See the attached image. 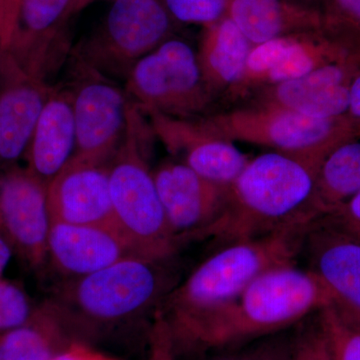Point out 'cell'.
<instances>
[{
	"label": "cell",
	"instance_id": "cell-1",
	"mask_svg": "<svg viewBox=\"0 0 360 360\" xmlns=\"http://www.w3.org/2000/svg\"><path fill=\"white\" fill-rule=\"evenodd\" d=\"M323 158L274 150L252 158L229 187L224 212L191 241L213 238L226 245L307 227Z\"/></svg>",
	"mask_w": 360,
	"mask_h": 360
},
{
	"label": "cell",
	"instance_id": "cell-2",
	"mask_svg": "<svg viewBox=\"0 0 360 360\" xmlns=\"http://www.w3.org/2000/svg\"><path fill=\"white\" fill-rule=\"evenodd\" d=\"M168 262L123 260L89 276L63 279L49 300L78 341L92 345L153 316L176 285Z\"/></svg>",
	"mask_w": 360,
	"mask_h": 360
},
{
	"label": "cell",
	"instance_id": "cell-3",
	"mask_svg": "<svg viewBox=\"0 0 360 360\" xmlns=\"http://www.w3.org/2000/svg\"><path fill=\"white\" fill-rule=\"evenodd\" d=\"M304 231L290 227L229 243L175 285L158 309L172 331L176 352L186 350L203 322L258 276L276 267L296 264Z\"/></svg>",
	"mask_w": 360,
	"mask_h": 360
},
{
	"label": "cell",
	"instance_id": "cell-4",
	"mask_svg": "<svg viewBox=\"0 0 360 360\" xmlns=\"http://www.w3.org/2000/svg\"><path fill=\"white\" fill-rule=\"evenodd\" d=\"M328 307V292L309 269L296 264L276 267L206 319L186 350L224 347L269 335Z\"/></svg>",
	"mask_w": 360,
	"mask_h": 360
},
{
	"label": "cell",
	"instance_id": "cell-5",
	"mask_svg": "<svg viewBox=\"0 0 360 360\" xmlns=\"http://www.w3.org/2000/svg\"><path fill=\"white\" fill-rule=\"evenodd\" d=\"M153 134L143 112L130 101L127 127L108 163L115 227L142 257L170 260L181 243L168 224L148 156Z\"/></svg>",
	"mask_w": 360,
	"mask_h": 360
},
{
	"label": "cell",
	"instance_id": "cell-6",
	"mask_svg": "<svg viewBox=\"0 0 360 360\" xmlns=\"http://www.w3.org/2000/svg\"><path fill=\"white\" fill-rule=\"evenodd\" d=\"M203 122L214 134L229 141L319 158L359 132L347 116L321 120L270 103L213 116Z\"/></svg>",
	"mask_w": 360,
	"mask_h": 360
},
{
	"label": "cell",
	"instance_id": "cell-7",
	"mask_svg": "<svg viewBox=\"0 0 360 360\" xmlns=\"http://www.w3.org/2000/svg\"><path fill=\"white\" fill-rule=\"evenodd\" d=\"M172 16L161 0H113L75 60L103 77L124 79L135 63L168 39Z\"/></svg>",
	"mask_w": 360,
	"mask_h": 360
},
{
	"label": "cell",
	"instance_id": "cell-8",
	"mask_svg": "<svg viewBox=\"0 0 360 360\" xmlns=\"http://www.w3.org/2000/svg\"><path fill=\"white\" fill-rule=\"evenodd\" d=\"M124 90L139 110L179 118L203 110L210 96L198 54L176 39L139 59L125 78Z\"/></svg>",
	"mask_w": 360,
	"mask_h": 360
},
{
	"label": "cell",
	"instance_id": "cell-9",
	"mask_svg": "<svg viewBox=\"0 0 360 360\" xmlns=\"http://www.w3.org/2000/svg\"><path fill=\"white\" fill-rule=\"evenodd\" d=\"M75 153L70 161L108 165L124 137L130 99L124 89L75 60Z\"/></svg>",
	"mask_w": 360,
	"mask_h": 360
},
{
	"label": "cell",
	"instance_id": "cell-10",
	"mask_svg": "<svg viewBox=\"0 0 360 360\" xmlns=\"http://www.w3.org/2000/svg\"><path fill=\"white\" fill-rule=\"evenodd\" d=\"M309 269L330 300L342 321L360 326V233L335 215L310 222L303 233L302 252Z\"/></svg>",
	"mask_w": 360,
	"mask_h": 360
},
{
	"label": "cell",
	"instance_id": "cell-11",
	"mask_svg": "<svg viewBox=\"0 0 360 360\" xmlns=\"http://www.w3.org/2000/svg\"><path fill=\"white\" fill-rule=\"evenodd\" d=\"M90 0H21L8 46L2 53L30 77L51 84L71 53V18Z\"/></svg>",
	"mask_w": 360,
	"mask_h": 360
},
{
	"label": "cell",
	"instance_id": "cell-12",
	"mask_svg": "<svg viewBox=\"0 0 360 360\" xmlns=\"http://www.w3.org/2000/svg\"><path fill=\"white\" fill-rule=\"evenodd\" d=\"M51 219L47 184L27 167L0 170V232L28 269H47V243Z\"/></svg>",
	"mask_w": 360,
	"mask_h": 360
},
{
	"label": "cell",
	"instance_id": "cell-13",
	"mask_svg": "<svg viewBox=\"0 0 360 360\" xmlns=\"http://www.w3.org/2000/svg\"><path fill=\"white\" fill-rule=\"evenodd\" d=\"M148 116L153 135L160 137L167 150L184 155V163L203 179L229 188L245 170L250 158L232 141L208 129L203 120L172 117L143 111Z\"/></svg>",
	"mask_w": 360,
	"mask_h": 360
},
{
	"label": "cell",
	"instance_id": "cell-14",
	"mask_svg": "<svg viewBox=\"0 0 360 360\" xmlns=\"http://www.w3.org/2000/svg\"><path fill=\"white\" fill-rule=\"evenodd\" d=\"M168 224L181 245L224 212L229 188L217 186L184 162H165L153 172Z\"/></svg>",
	"mask_w": 360,
	"mask_h": 360
},
{
	"label": "cell",
	"instance_id": "cell-15",
	"mask_svg": "<svg viewBox=\"0 0 360 360\" xmlns=\"http://www.w3.org/2000/svg\"><path fill=\"white\" fill-rule=\"evenodd\" d=\"M139 257L146 258L115 227L51 221L47 266L63 281L89 276L123 260Z\"/></svg>",
	"mask_w": 360,
	"mask_h": 360
},
{
	"label": "cell",
	"instance_id": "cell-16",
	"mask_svg": "<svg viewBox=\"0 0 360 360\" xmlns=\"http://www.w3.org/2000/svg\"><path fill=\"white\" fill-rule=\"evenodd\" d=\"M0 170L25 158L54 85L30 77L0 52Z\"/></svg>",
	"mask_w": 360,
	"mask_h": 360
},
{
	"label": "cell",
	"instance_id": "cell-17",
	"mask_svg": "<svg viewBox=\"0 0 360 360\" xmlns=\"http://www.w3.org/2000/svg\"><path fill=\"white\" fill-rule=\"evenodd\" d=\"M47 202L51 221L115 227L108 165L70 161L47 184Z\"/></svg>",
	"mask_w": 360,
	"mask_h": 360
},
{
	"label": "cell",
	"instance_id": "cell-18",
	"mask_svg": "<svg viewBox=\"0 0 360 360\" xmlns=\"http://www.w3.org/2000/svg\"><path fill=\"white\" fill-rule=\"evenodd\" d=\"M360 71V51L317 68L304 77L272 85L270 104L321 120L347 116L349 85Z\"/></svg>",
	"mask_w": 360,
	"mask_h": 360
},
{
	"label": "cell",
	"instance_id": "cell-19",
	"mask_svg": "<svg viewBox=\"0 0 360 360\" xmlns=\"http://www.w3.org/2000/svg\"><path fill=\"white\" fill-rule=\"evenodd\" d=\"M75 142L72 90L54 86L26 151V167L49 184L72 158Z\"/></svg>",
	"mask_w": 360,
	"mask_h": 360
},
{
	"label": "cell",
	"instance_id": "cell-20",
	"mask_svg": "<svg viewBox=\"0 0 360 360\" xmlns=\"http://www.w3.org/2000/svg\"><path fill=\"white\" fill-rule=\"evenodd\" d=\"M226 15L251 44L319 32L321 14L292 0H231Z\"/></svg>",
	"mask_w": 360,
	"mask_h": 360
},
{
	"label": "cell",
	"instance_id": "cell-21",
	"mask_svg": "<svg viewBox=\"0 0 360 360\" xmlns=\"http://www.w3.org/2000/svg\"><path fill=\"white\" fill-rule=\"evenodd\" d=\"M77 341L47 298L37 304L27 321L0 335V360H53Z\"/></svg>",
	"mask_w": 360,
	"mask_h": 360
},
{
	"label": "cell",
	"instance_id": "cell-22",
	"mask_svg": "<svg viewBox=\"0 0 360 360\" xmlns=\"http://www.w3.org/2000/svg\"><path fill=\"white\" fill-rule=\"evenodd\" d=\"M252 46L227 15L205 26L198 59L210 92L219 87L241 84Z\"/></svg>",
	"mask_w": 360,
	"mask_h": 360
},
{
	"label": "cell",
	"instance_id": "cell-23",
	"mask_svg": "<svg viewBox=\"0 0 360 360\" xmlns=\"http://www.w3.org/2000/svg\"><path fill=\"white\" fill-rule=\"evenodd\" d=\"M360 191V131L324 156L319 172L310 220L338 212Z\"/></svg>",
	"mask_w": 360,
	"mask_h": 360
},
{
	"label": "cell",
	"instance_id": "cell-24",
	"mask_svg": "<svg viewBox=\"0 0 360 360\" xmlns=\"http://www.w3.org/2000/svg\"><path fill=\"white\" fill-rule=\"evenodd\" d=\"M35 307L20 283L0 277V335L27 321Z\"/></svg>",
	"mask_w": 360,
	"mask_h": 360
},
{
	"label": "cell",
	"instance_id": "cell-25",
	"mask_svg": "<svg viewBox=\"0 0 360 360\" xmlns=\"http://www.w3.org/2000/svg\"><path fill=\"white\" fill-rule=\"evenodd\" d=\"M296 338L291 360H335L321 310L304 319Z\"/></svg>",
	"mask_w": 360,
	"mask_h": 360
},
{
	"label": "cell",
	"instance_id": "cell-26",
	"mask_svg": "<svg viewBox=\"0 0 360 360\" xmlns=\"http://www.w3.org/2000/svg\"><path fill=\"white\" fill-rule=\"evenodd\" d=\"M335 360H360V326L340 319L331 307L321 310Z\"/></svg>",
	"mask_w": 360,
	"mask_h": 360
},
{
	"label": "cell",
	"instance_id": "cell-27",
	"mask_svg": "<svg viewBox=\"0 0 360 360\" xmlns=\"http://www.w3.org/2000/svg\"><path fill=\"white\" fill-rule=\"evenodd\" d=\"M174 20L205 26L226 15L231 0H161Z\"/></svg>",
	"mask_w": 360,
	"mask_h": 360
},
{
	"label": "cell",
	"instance_id": "cell-28",
	"mask_svg": "<svg viewBox=\"0 0 360 360\" xmlns=\"http://www.w3.org/2000/svg\"><path fill=\"white\" fill-rule=\"evenodd\" d=\"M146 345L148 354L146 360H176L172 331L160 309L156 310L149 323Z\"/></svg>",
	"mask_w": 360,
	"mask_h": 360
},
{
	"label": "cell",
	"instance_id": "cell-29",
	"mask_svg": "<svg viewBox=\"0 0 360 360\" xmlns=\"http://www.w3.org/2000/svg\"><path fill=\"white\" fill-rule=\"evenodd\" d=\"M53 360H122L96 349L89 343L77 342L71 345L65 352Z\"/></svg>",
	"mask_w": 360,
	"mask_h": 360
},
{
	"label": "cell",
	"instance_id": "cell-30",
	"mask_svg": "<svg viewBox=\"0 0 360 360\" xmlns=\"http://www.w3.org/2000/svg\"><path fill=\"white\" fill-rule=\"evenodd\" d=\"M330 214L335 215L343 224L360 233V191L338 212Z\"/></svg>",
	"mask_w": 360,
	"mask_h": 360
},
{
	"label": "cell",
	"instance_id": "cell-31",
	"mask_svg": "<svg viewBox=\"0 0 360 360\" xmlns=\"http://www.w3.org/2000/svg\"><path fill=\"white\" fill-rule=\"evenodd\" d=\"M347 117L360 131V71L350 82Z\"/></svg>",
	"mask_w": 360,
	"mask_h": 360
},
{
	"label": "cell",
	"instance_id": "cell-32",
	"mask_svg": "<svg viewBox=\"0 0 360 360\" xmlns=\"http://www.w3.org/2000/svg\"><path fill=\"white\" fill-rule=\"evenodd\" d=\"M336 8L360 27V0H333Z\"/></svg>",
	"mask_w": 360,
	"mask_h": 360
},
{
	"label": "cell",
	"instance_id": "cell-33",
	"mask_svg": "<svg viewBox=\"0 0 360 360\" xmlns=\"http://www.w3.org/2000/svg\"><path fill=\"white\" fill-rule=\"evenodd\" d=\"M14 251L13 246L8 243L6 236L0 232V277L4 276V270L8 266Z\"/></svg>",
	"mask_w": 360,
	"mask_h": 360
},
{
	"label": "cell",
	"instance_id": "cell-34",
	"mask_svg": "<svg viewBox=\"0 0 360 360\" xmlns=\"http://www.w3.org/2000/svg\"><path fill=\"white\" fill-rule=\"evenodd\" d=\"M2 51V41H1V37H0V52Z\"/></svg>",
	"mask_w": 360,
	"mask_h": 360
},
{
	"label": "cell",
	"instance_id": "cell-35",
	"mask_svg": "<svg viewBox=\"0 0 360 360\" xmlns=\"http://www.w3.org/2000/svg\"><path fill=\"white\" fill-rule=\"evenodd\" d=\"M14 1L20 2V0H14Z\"/></svg>",
	"mask_w": 360,
	"mask_h": 360
},
{
	"label": "cell",
	"instance_id": "cell-36",
	"mask_svg": "<svg viewBox=\"0 0 360 360\" xmlns=\"http://www.w3.org/2000/svg\"><path fill=\"white\" fill-rule=\"evenodd\" d=\"M90 1H94V0H90Z\"/></svg>",
	"mask_w": 360,
	"mask_h": 360
}]
</instances>
